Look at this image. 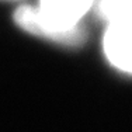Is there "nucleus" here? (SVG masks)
Listing matches in <instances>:
<instances>
[{
    "instance_id": "nucleus-1",
    "label": "nucleus",
    "mask_w": 132,
    "mask_h": 132,
    "mask_svg": "<svg viewBox=\"0 0 132 132\" xmlns=\"http://www.w3.org/2000/svg\"><path fill=\"white\" fill-rule=\"evenodd\" d=\"M101 52L114 70L132 77V20L105 24Z\"/></svg>"
},
{
    "instance_id": "nucleus-2",
    "label": "nucleus",
    "mask_w": 132,
    "mask_h": 132,
    "mask_svg": "<svg viewBox=\"0 0 132 132\" xmlns=\"http://www.w3.org/2000/svg\"><path fill=\"white\" fill-rule=\"evenodd\" d=\"M94 11L104 24L132 20V0H96Z\"/></svg>"
},
{
    "instance_id": "nucleus-3",
    "label": "nucleus",
    "mask_w": 132,
    "mask_h": 132,
    "mask_svg": "<svg viewBox=\"0 0 132 132\" xmlns=\"http://www.w3.org/2000/svg\"><path fill=\"white\" fill-rule=\"evenodd\" d=\"M10 2H11V0H10Z\"/></svg>"
}]
</instances>
